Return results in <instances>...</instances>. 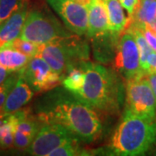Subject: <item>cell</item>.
<instances>
[{
  "instance_id": "1",
  "label": "cell",
  "mask_w": 156,
  "mask_h": 156,
  "mask_svg": "<svg viewBox=\"0 0 156 156\" xmlns=\"http://www.w3.org/2000/svg\"><path fill=\"white\" fill-rule=\"evenodd\" d=\"M33 112L42 123L62 125L86 144L95 141L102 131L95 109L65 88L56 87L47 91L35 102Z\"/></svg>"
},
{
  "instance_id": "2",
  "label": "cell",
  "mask_w": 156,
  "mask_h": 156,
  "mask_svg": "<svg viewBox=\"0 0 156 156\" xmlns=\"http://www.w3.org/2000/svg\"><path fill=\"white\" fill-rule=\"evenodd\" d=\"M85 80L83 88L76 94L78 99L95 110L114 114L122 101V86L115 71L99 63L82 62Z\"/></svg>"
},
{
  "instance_id": "3",
  "label": "cell",
  "mask_w": 156,
  "mask_h": 156,
  "mask_svg": "<svg viewBox=\"0 0 156 156\" xmlns=\"http://www.w3.org/2000/svg\"><path fill=\"white\" fill-rule=\"evenodd\" d=\"M156 141V119L140 116L126 108L108 145V154L143 155Z\"/></svg>"
},
{
  "instance_id": "4",
  "label": "cell",
  "mask_w": 156,
  "mask_h": 156,
  "mask_svg": "<svg viewBox=\"0 0 156 156\" xmlns=\"http://www.w3.org/2000/svg\"><path fill=\"white\" fill-rule=\"evenodd\" d=\"M38 56L62 77L72 66H79L89 60V44L76 34L55 40L48 44H40Z\"/></svg>"
},
{
  "instance_id": "5",
  "label": "cell",
  "mask_w": 156,
  "mask_h": 156,
  "mask_svg": "<svg viewBox=\"0 0 156 156\" xmlns=\"http://www.w3.org/2000/svg\"><path fill=\"white\" fill-rule=\"evenodd\" d=\"M72 34L50 12L32 10L29 12L19 37L37 44H44Z\"/></svg>"
},
{
  "instance_id": "6",
  "label": "cell",
  "mask_w": 156,
  "mask_h": 156,
  "mask_svg": "<svg viewBox=\"0 0 156 156\" xmlns=\"http://www.w3.org/2000/svg\"><path fill=\"white\" fill-rule=\"evenodd\" d=\"M126 102L131 112L151 119H156V97L147 74L127 82Z\"/></svg>"
},
{
  "instance_id": "7",
  "label": "cell",
  "mask_w": 156,
  "mask_h": 156,
  "mask_svg": "<svg viewBox=\"0 0 156 156\" xmlns=\"http://www.w3.org/2000/svg\"><path fill=\"white\" fill-rule=\"evenodd\" d=\"M76 140H80L64 126L57 123H43L25 152L30 155L49 156L56 147Z\"/></svg>"
},
{
  "instance_id": "8",
  "label": "cell",
  "mask_w": 156,
  "mask_h": 156,
  "mask_svg": "<svg viewBox=\"0 0 156 156\" xmlns=\"http://www.w3.org/2000/svg\"><path fill=\"white\" fill-rule=\"evenodd\" d=\"M117 45L114 68L127 82L145 75L140 67V52L134 35L124 31Z\"/></svg>"
},
{
  "instance_id": "9",
  "label": "cell",
  "mask_w": 156,
  "mask_h": 156,
  "mask_svg": "<svg viewBox=\"0 0 156 156\" xmlns=\"http://www.w3.org/2000/svg\"><path fill=\"white\" fill-rule=\"evenodd\" d=\"M20 75L35 93L47 92L62 83V76L40 56L31 57Z\"/></svg>"
},
{
  "instance_id": "10",
  "label": "cell",
  "mask_w": 156,
  "mask_h": 156,
  "mask_svg": "<svg viewBox=\"0 0 156 156\" xmlns=\"http://www.w3.org/2000/svg\"><path fill=\"white\" fill-rule=\"evenodd\" d=\"M47 3L61 17L65 27L82 37L86 34L89 22V10L75 0H47Z\"/></svg>"
},
{
  "instance_id": "11",
  "label": "cell",
  "mask_w": 156,
  "mask_h": 156,
  "mask_svg": "<svg viewBox=\"0 0 156 156\" xmlns=\"http://www.w3.org/2000/svg\"><path fill=\"white\" fill-rule=\"evenodd\" d=\"M34 94L35 92L19 72L17 83L7 96L5 106L2 110V116H5L20 110L31 101Z\"/></svg>"
},
{
  "instance_id": "12",
  "label": "cell",
  "mask_w": 156,
  "mask_h": 156,
  "mask_svg": "<svg viewBox=\"0 0 156 156\" xmlns=\"http://www.w3.org/2000/svg\"><path fill=\"white\" fill-rule=\"evenodd\" d=\"M28 14L29 5L27 0L18 11L0 24V49L5 47L20 37Z\"/></svg>"
},
{
  "instance_id": "13",
  "label": "cell",
  "mask_w": 156,
  "mask_h": 156,
  "mask_svg": "<svg viewBox=\"0 0 156 156\" xmlns=\"http://www.w3.org/2000/svg\"><path fill=\"white\" fill-rule=\"evenodd\" d=\"M87 37L92 39L109 30L108 15L105 0H92L89 7Z\"/></svg>"
},
{
  "instance_id": "14",
  "label": "cell",
  "mask_w": 156,
  "mask_h": 156,
  "mask_svg": "<svg viewBox=\"0 0 156 156\" xmlns=\"http://www.w3.org/2000/svg\"><path fill=\"white\" fill-rule=\"evenodd\" d=\"M120 34L108 30L104 34L92 38L93 53L96 61L100 63H109L114 60Z\"/></svg>"
},
{
  "instance_id": "15",
  "label": "cell",
  "mask_w": 156,
  "mask_h": 156,
  "mask_svg": "<svg viewBox=\"0 0 156 156\" xmlns=\"http://www.w3.org/2000/svg\"><path fill=\"white\" fill-rule=\"evenodd\" d=\"M108 15L109 30L116 34H122L131 24L132 19L127 17L124 8L119 0H105Z\"/></svg>"
},
{
  "instance_id": "16",
  "label": "cell",
  "mask_w": 156,
  "mask_h": 156,
  "mask_svg": "<svg viewBox=\"0 0 156 156\" xmlns=\"http://www.w3.org/2000/svg\"><path fill=\"white\" fill-rule=\"evenodd\" d=\"M30 59V57L11 47L0 49V64L11 73L19 72L26 66Z\"/></svg>"
},
{
  "instance_id": "17",
  "label": "cell",
  "mask_w": 156,
  "mask_h": 156,
  "mask_svg": "<svg viewBox=\"0 0 156 156\" xmlns=\"http://www.w3.org/2000/svg\"><path fill=\"white\" fill-rule=\"evenodd\" d=\"M156 15V0H140L138 7L132 17L134 26L140 30L146 28Z\"/></svg>"
},
{
  "instance_id": "18",
  "label": "cell",
  "mask_w": 156,
  "mask_h": 156,
  "mask_svg": "<svg viewBox=\"0 0 156 156\" xmlns=\"http://www.w3.org/2000/svg\"><path fill=\"white\" fill-rule=\"evenodd\" d=\"M84 80L85 74L83 69L80 66H72L62 77V84L63 88L76 95L83 88Z\"/></svg>"
},
{
  "instance_id": "19",
  "label": "cell",
  "mask_w": 156,
  "mask_h": 156,
  "mask_svg": "<svg viewBox=\"0 0 156 156\" xmlns=\"http://www.w3.org/2000/svg\"><path fill=\"white\" fill-rule=\"evenodd\" d=\"M128 31L130 33L134 35L136 44L138 46L140 52V67L142 69V70L147 74V58L152 52H154V50L150 47V45L148 44L147 39L143 31L139 29L138 27L134 26L133 24H130L128 26V28L125 30Z\"/></svg>"
},
{
  "instance_id": "20",
  "label": "cell",
  "mask_w": 156,
  "mask_h": 156,
  "mask_svg": "<svg viewBox=\"0 0 156 156\" xmlns=\"http://www.w3.org/2000/svg\"><path fill=\"white\" fill-rule=\"evenodd\" d=\"M39 46L40 44L32 43L28 40H24L21 37H17L14 41H12L11 44L6 45L5 47H11L12 49H15L17 51L23 53V55L31 58L38 55Z\"/></svg>"
},
{
  "instance_id": "21",
  "label": "cell",
  "mask_w": 156,
  "mask_h": 156,
  "mask_svg": "<svg viewBox=\"0 0 156 156\" xmlns=\"http://www.w3.org/2000/svg\"><path fill=\"white\" fill-rule=\"evenodd\" d=\"M80 142V140L67 142L50 152L49 156H74L83 154L87 155V154H85V150H83L81 148Z\"/></svg>"
},
{
  "instance_id": "22",
  "label": "cell",
  "mask_w": 156,
  "mask_h": 156,
  "mask_svg": "<svg viewBox=\"0 0 156 156\" xmlns=\"http://www.w3.org/2000/svg\"><path fill=\"white\" fill-rule=\"evenodd\" d=\"M27 0H0V24L18 11Z\"/></svg>"
},
{
  "instance_id": "23",
  "label": "cell",
  "mask_w": 156,
  "mask_h": 156,
  "mask_svg": "<svg viewBox=\"0 0 156 156\" xmlns=\"http://www.w3.org/2000/svg\"><path fill=\"white\" fill-rule=\"evenodd\" d=\"M19 76V72H13L2 84H0V118H2V110L5 106L7 96L15 86Z\"/></svg>"
},
{
  "instance_id": "24",
  "label": "cell",
  "mask_w": 156,
  "mask_h": 156,
  "mask_svg": "<svg viewBox=\"0 0 156 156\" xmlns=\"http://www.w3.org/2000/svg\"><path fill=\"white\" fill-rule=\"evenodd\" d=\"M33 140L29 136L23 134L19 131L15 130L14 132V147L21 151H26L30 144L32 143Z\"/></svg>"
},
{
  "instance_id": "25",
  "label": "cell",
  "mask_w": 156,
  "mask_h": 156,
  "mask_svg": "<svg viewBox=\"0 0 156 156\" xmlns=\"http://www.w3.org/2000/svg\"><path fill=\"white\" fill-rule=\"evenodd\" d=\"M119 1L123 6V8L128 11V17L132 19V17L134 16V12L138 7L140 0H119Z\"/></svg>"
},
{
  "instance_id": "26",
  "label": "cell",
  "mask_w": 156,
  "mask_h": 156,
  "mask_svg": "<svg viewBox=\"0 0 156 156\" xmlns=\"http://www.w3.org/2000/svg\"><path fill=\"white\" fill-rule=\"evenodd\" d=\"M144 33L146 39L148 43V44L150 45V47L154 50V51L156 52V34L154 32H153L151 30L148 28H144L141 30Z\"/></svg>"
},
{
  "instance_id": "27",
  "label": "cell",
  "mask_w": 156,
  "mask_h": 156,
  "mask_svg": "<svg viewBox=\"0 0 156 156\" xmlns=\"http://www.w3.org/2000/svg\"><path fill=\"white\" fill-rule=\"evenodd\" d=\"M147 74H156V53L152 52L147 58Z\"/></svg>"
},
{
  "instance_id": "28",
  "label": "cell",
  "mask_w": 156,
  "mask_h": 156,
  "mask_svg": "<svg viewBox=\"0 0 156 156\" xmlns=\"http://www.w3.org/2000/svg\"><path fill=\"white\" fill-rule=\"evenodd\" d=\"M11 72H10L6 68H5L3 65L0 64V84H2L7 78L9 77V76L11 75Z\"/></svg>"
},
{
  "instance_id": "29",
  "label": "cell",
  "mask_w": 156,
  "mask_h": 156,
  "mask_svg": "<svg viewBox=\"0 0 156 156\" xmlns=\"http://www.w3.org/2000/svg\"><path fill=\"white\" fill-rule=\"evenodd\" d=\"M147 77L156 97V74H147Z\"/></svg>"
},
{
  "instance_id": "30",
  "label": "cell",
  "mask_w": 156,
  "mask_h": 156,
  "mask_svg": "<svg viewBox=\"0 0 156 156\" xmlns=\"http://www.w3.org/2000/svg\"><path fill=\"white\" fill-rule=\"evenodd\" d=\"M147 28H148L149 30H151L153 32H154V33L156 34V15L155 17H154V18L148 23V25L147 26Z\"/></svg>"
},
{
  "instance_id": "31",
  "label": "cell",
  "mask_w": 156,
  "mask_h": 156,
  "mask_svg": "<svg viewBox=\"0 0 156 156\" xmlns=\"http://www.w3.org/2000/svg\"><path fill=\"white\" fill-rule=\"evenodd\" d=\"M75 1L77 2L78 4H80L81 5L87 7L88 9H89V5H90V4L92 2V0H75Z\"/></svg>"
}]
</instances>
